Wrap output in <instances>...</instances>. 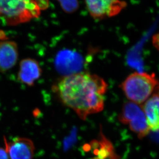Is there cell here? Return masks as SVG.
Returning a JSON list of instances; mask_svg holds the SVG:
<instances>
[{"mask_svg": "<svg viewBox=\"0 0 159 159\" xmlns=\"http://www.w3.org/2000/svg\"><path fill=\"white\" fill-rule=\"evenodd\" d=\"M89 14L95 19L113 17L119 14L127 6L126 2L120 1H86Z\"/></svg>", "mask_w": 159, "mask_h": 159, "instance_id": "5", "label": "cell"}, {"mask_svg": "<svg viewBox=\"0 0 159 159\" xmlns=\"http://www.w3.org/2000/svg\"><path fill=\"white\" fill-rule=\"evenodd\" d=\"M108 88L105 80L99 76L81 72L64 77L56 90L61 102L85 120L89 116L104 109Z\"/></svg>", "mask_w": 159, "mask_h": 159, "instance_id": "1", "label": "cell"}, {"mask_svg": "<svg viewBox=\"0 0 159 159\" xmlns=\"http://www.w3.org/2000/svg\"><path fill=\"white\" fill-rule=\"evenodd\" d=\"M19 51L14 41H4L0 43V71L5 72L14 68L17 63Z\"/></svg>", "mask_w": 159, "mask_h": 159, "instance_id": "9", "label": "cell"}, {"mask_svg": "<svg viewBox=\"0 0 159 159\" xmlns=\"http://www.w3.org/2000/svg\"><path fill=\"white\" fill-rule=\"evenodd\" d=\"M40 8L35 1H0V18L16 25L39 17Z\"/></svg>", "mask_w": 159, "mask_h": 159, "instance_id": "3", "label": "cell"}, {"mask_svg": "<svg viewBox=\"0 0 159 159\" xmlns=\"http://www.w3.org/2000/svg\"><path fill=\"white\" fill-rule=\"evenodd\" d=\"M141 106L150 130L159 131V86L150 98Z\"/></svg>", "mask_w": 159, "mask_h": 159, "instance_id": "8", "label": "cell"}, {"mask_svg": "<svg viewBox=\"0 0 159 159\" xmlns=\"http://www.w3.org/2000/svg\"><path fill=\"white\" fill-rule=\"evenodd\" d=\"M0 159H9V156L5 148L0 147Z\"/></svg>", "mask_w": 159, "mask_h": 159, "instance_id": "12", "label": "cell"}, {"mask_svg": "<svg viewBox=\"0 0 159 159\" xmlns=\"http://www.w3.org/2000/svg\"><path fill=\"white\" fill-rule=\"evenodd\" d=\"M119 120L124 124L128 125L131 130L140 139L149 133L150 129L141 105L131 102L125 104Z\"/></svg>", "mask_w": 159, "mask_h": 159, "instance_id": "4", "label": "cell"}, {"mask_svg": "<svg viewBox=\"0 0 159 159\" xmlns=\"http://www.w3.org/2000/svg\"><path fill=\"white\" fill-rule=\"evenodd\" d=\"M152 44L157 50L159 52V33L155 34L152 37Z\"/></svg>", "mask_w": 159, "mask_h": 159, "instance_id": "11", "label": "cell"}, {"mask_svg": "<svg viewBox=\"0 0 159 159\" xmlns=\"http://www.w3.org/2000/svg\"><path fill=\"white\" fill-rule=\"evenodd\" d=\"M42 70L37 60L26 58L21 60L18 71V78L19 81L29 86H33L40 78Z\"/></svg>", "mask_w": 159, "mask_h": 159, "instance_id": "7", "label": "cell"}, {"mask_svg": "<svg viewBox=\"0 0 159 159\" xmlns=\"http://www.w3.org/2000/svg\"><path fill=\"white\" fill-rule=\"evenodd\" d=\"M5 149L11 159H33L35 146L32 140L22 137H17L12 141L4 139Z\"/></svg>", "mask_w": 159, "mask_h": 159, "instance_id": "6", "label": "cell"}, {"mask_svg": "<svg viewBox=\"0 0 159 159\" xmlns=\"http://www.w3.org/2000/svg\"><path fill=\"white\" fill-rule=\"evenodd\" d=\"M62 9L66 13L75 12L79 7V3L77 1H58Z\"/></svg>", "mask_w": 159, "mask_h": 159, "instance_id": "10", "label": "cell"}, {"mask_svg": "<svg viewBox=\"0 0 159 159\" xmlns=\"http://www.w3.org/2000/svg\"><path fill=\"white\" fill-rule=\"evenodd\" d=\"M159 86L155 74L134 72L124 80L120 87L131 102L142 105Z\"/></svg>", "mask_w": 159, "mask_h": 159, "instance_id": "2", "label": "cell"}]
</instances>
